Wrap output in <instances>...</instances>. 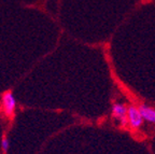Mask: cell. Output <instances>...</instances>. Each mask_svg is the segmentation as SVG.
Segmentation results:
<instances>
[{"instance_id": "6da1fadb", "label": "cell", "mask_w": 155, "mask_h": 154, "mask_svg": "<svg viewBox=\"0 0 155 154\" xmlns=\"http://www.w3.org/2000/svg\"><path fill=\"white\" fill-rule=\"evenodd\" d=\"M111 118L120 126H128V106L122 101H115L111 107Z\"/></svg>"}, {"instance_id": "7a4b0ae2", "label": "cell", "mask_w": 155, "mask_h": 154, "mask_svg": "<svg viewBox=\"0 0 155 154\" xmlns=\"http://www.w3.org/2000/svg\"><path fill=\"white\" fill-rule=\"evenodd\" d=\"M1 109L7 119L13 120L15 118V111H16V99L11 91L5 92L1 95Z\"/></svg>"}, {"instance_id": "3957f363", "label": "cell", "mask_w": 155, "mask_h": 154, "mask_svg": "<svg viewBox=\"0 0 155 154\" xmlns=\"http://www.w3.org/2000/svg\"><path fill=\"white\" fill-rule=\"evenodd\" d=\"M144 120L138 107L135 105L128 106V127L134 132H138L142 128Z\"/></svg>"}, {"instance_id": "277c9868", "label": "cell", "mask_w": 155, "mask_h": 154, "mask_svg": "<svg viewBox=\"0 0 155 154\" xmlns=\"http://www.w3.org/2000/svg\"><path fill=\"white\" fill-rule=\"evenodd\" d=\"M138 108H139V110H140L141 116H142L144 122L155 126V108L154 107H151L147 104H140L138 106Z\"/></svg>"}, {"instance_id": "5b68a950", "label": "cell", "mask_w": 155, "mask_h": 154, "mask_svg": "<svg viewBox=\"0 0 155 154\" xmlns=\"http://www.w3.org/2000/svg\"><path fill=\"white\" fill-rule=\"evenodd\" d=\"M1 147H2V151L5 153H8V150H9V147H10V142H9V139H8L5 136L2 137V140H1Z\"/></svg>"}]
</instances>
